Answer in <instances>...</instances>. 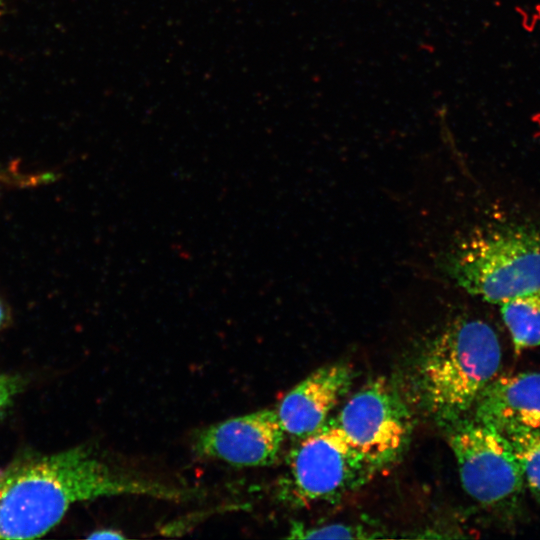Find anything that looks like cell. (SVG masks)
Segmentation results:
<instances>
[{
  "label": "cell",
  "mask_w": 540,
  "mask_h": 540,
  "mask_svg": "<svg viewBox=\"0 0 540 540\" xmlns=\"http://www.w3.org/2000/svg\"><path fill=\"white\" fill-rule=\"evenodd\" d=\"M6 1H7V0H0V8L3 7V5L5 4Z\"/></svg>",
  "instance_id": "cell-16"
},
{
  "label": "cell",
  "mask_w": 540,
  "mask_h": 540,
  "mask_svg": "<svg viewBox=\"0 0 540 540\" xmlns=\"http://www.w3.org/2000/svg\"><path fill=\"white\" fill-rule=\"evenodd\" d=\"M451 426L449 446L464 490L487 505L516 497L524 480L506 436L474 418H461Z\"/></svg>",
  "instance_id": "cell-5"
},
{
  "label": "cell",
  "mask_w": 540,
  "mask_h": 540,
  "mask_svg": "<svg viewBox=\"0 0 540 540\" xmlns=\"http://www.w3.org/2000/svg\"><path fill=\"white\" fill-rule=\"evenodd\" d=\"M194 494L119 472L86 446L23 458L0 469V539L42 537L78 502L117 495L179 502Z\"/></svg>",
  "instance_id": "cell-1"
},
{
  "label": "cell",
  "mask_w": 540,
  "mask_h": 540,
  "mask_svg": "<svg viewBox=\"0 0 540 540\" xmlns=\"http://www.w3.org/2000/svg\"><path fill=\"white\" fill-rule=\"evenodd\" d=\"M499 306L517 353L540 346V291L513 298Z\"/></svg>",
  "instance_id": "cell-10"
},
{
  "label": "cell",
  "mask_w": 540,
  "mask_h": 540,
  "mask_svg": "<svg viewBox=\"0 0 540 540\" xmlns=\"http://www.w3.org/2000/svg\"><path fill=\"white\" fill-rule=\"evenodd\" d=\"M497 334L486 322L459 316L428 342L419 364V390L429 412L451 425L463 418L501 364Z\"/></svg>",
  "instance_id": "cell-2"
},
{
  "label": "cell",
  "mask_w": 540,
  "mask_h": 540,
  "mask_svg": "<svg viewBox=\"0 0 540 540\" xmlns=\"http://www.w3.org/2000/svg\"><path fill=\"white\" fill-rule=\"evenodd\" d=\"M352 367L345 363L321 366L295 385L276 412L285 433L302 438L319 429L353 382Z\"/></svg>",
  "instance_id": "cell-8"
},
{
  "label": "cell",
  "mask_w": 540,
  "mask_h": 540,
  "mask_svg": "<svg viewBox=\"0 0 540 540\" xmlns=\"http://www.w3.org/2000/svg\"><path fill=\"white\" fill-rule=\"evenodd\" d=\"M288 538L296 539H365L375 538L361 526L333 523L316 527L294 524Z\"/></svg>",
  "instance_id": "cell-12"
},
{
  "label": "cell",
  "mask_w": 540,
  "mask_h": 540,
  "mask_svg": "<svg viewBox=\"0 0 540 540\" xmlns=\"http://www.w3.org/2000/svg\"><path fill=\"white\" fill-rule=\"evenodd\" d=\"M375 472L333 420L300 438L290 451L282 498L296 506L334 500L360 487Z\"/></svg>",
  "instance_id": "cell-4"
},
{
  "label": "cell",
  "mask_w": 540,
  "mask_h": 540,
  "mask_svg": "<svg viewBox=\"0 0 540 540\" xmlns=\"http://www.w3.org/2000/svg\"><path fill=\"white\" fill-rule=\"evenodd\" d=\"M335 421L376 471L398 459L412 428L407 407L384 378L354 393Z\"/></svg>",
  "instance_id": "cell-6"
},
{
  "label": "cell",
  "mask_w": 540,
  "mask_h": 540,
  "mask_svg": "<svg viewBox=\"0 0 540 540\" xmlns=\"http://www.w3.org/2000/svg\"><path fill=\"white\" fill-rule=\"evenodd\" d=\"M1 12H2V8H0V14H1Z\"/></svg>",
  "instance_id": "cell-17"
},
{
  "label": "cell",
  "mask_w": 540,
  "mask_h": 540,
  "mask_svg": "<svg viewBox=\"0 0 540 540\" xmlns=\"http://www.w3.org/2000/svg\"><path fill=\"white\" fill-rule=\"evenodd\" d=\"M7 320V313L5 310V307L0 301V328L6 323Z\"/></svg>",
  "instance_id": "cell-15"
},
{
  "label": "cell",
  "mask_w": 540,
  "mask_h": 540,
  "mask_svg": "<svg viewBox=\"0 0 540 540\" xmlns=\"http://www.w3.org/2000/svg\"><path fill=\"white\" fill-rule=\"evenodd\" d=\"M88 538L90 539H122V538H125V536L119 533L118 531L104 529V530L94 531L91 535L88 536Z\"/></svg>",
  "instance_id": "cell-14"
},
{
  "label": "cell",
  "mask_w": 540,
  "mask_h": 540,
  "mask_svg": "<svg viewBox=\"0 0 540 540\" xmlns=\"http://www.w3.org/2000/svg\"><path fill=\"white\" fill-rule=\"evenodd\" d=\"M473 408L474 419L501 433L512 427L540 430V372L494 377Z\"/></svg>",
  "instance_id": "cell-9"
},
{
  "label": "cell",
  "mask_w": 540,
  "mask_h": 540,
  "mask_svg": "<svg viewBox=\"0 0 540 540\" xmlns=\"http://www.w3.org/2000/svg\"><path fill=\"white\" fill-rule=\"evenodd\" d=\"M23 386L24 380L19 375L0 372V417L12 404Z\"/></svg>",
  "instance_id": "cell-13"
},
{
  "label": "cell",
  "mask_w": 540,
  "mask_h": 540,
  "mask_svg": "<svg viewBox=\"0 0 540 540\" xmlns=\"http://www.w3.org/2000/svg\"><path fill=\"white\" fill-rule=\"evenodd\" d=\"M459 287L500 305L540 291V233L522 225L479 232L441 261Z\"/></svg>",
  "instance_id": "cell-3"
},
{
  "label": "cell",
  "mask_w": 540,
  "mask_h": 540,
  "mask_svg": "<svg viewBox=\"0 0 540 540\" xmlns=\"http://www.w3.org/2000/svg\"><path fill=\"white\" fill-rule=\"evenodd\" d=\"M503 434L512 446L524 484L540 498V430L512 427Z\"/></svg>",
  "instance_id": "cell-11"
},
{
  "label": "cell",
  "mask_w": 540,
  "mask_h": 540,
  "mask_svg": "<svg viewBox=\"0 0 540 540\" xmlns=\"http://www.w3.org/2000/svg\"><path fill=\"white\" fill-rule=\"evenodd\" d=\"M285 434L276 410L266 408L199 430L193 449L235 467H264L277 460Z\"/></svg>",
  "instance_id": "cell-7"
}]
</instances>
